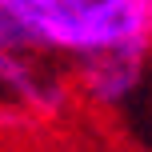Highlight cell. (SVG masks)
Masks as SVG:
<instances>
[{
    "mask_svg": "<svg viewBox=\"0 0 152 152\" xmlns=\"http://www.w3.org/2000/svg\"><path fill=\"white\" fill-rule=\"evenodd\" d=\"M12 40L56 48L132 44L152 24V0H0Z\"/></svg>",
    "mask_w": 152,
    "mask_h": 152,
    "instance_id": "cell-1",
    "label": "cell"
}]
</instances>
